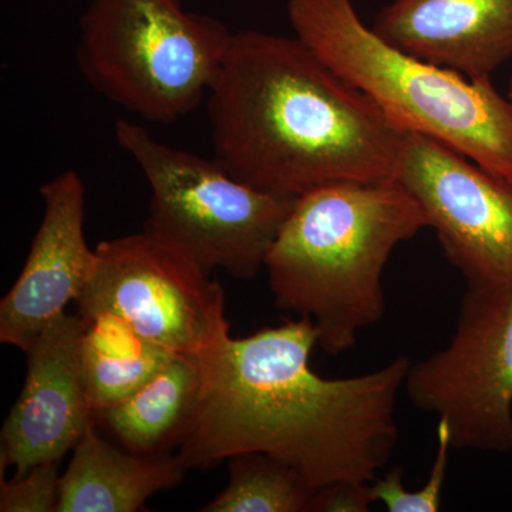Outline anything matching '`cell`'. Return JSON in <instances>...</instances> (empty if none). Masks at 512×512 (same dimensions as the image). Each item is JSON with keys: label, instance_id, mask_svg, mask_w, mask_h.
<instances>
[{"label": "cell", "instance_id": "obj_1", "mask_svg": "<svg viewBox=\"0 0 512 512\" xmlns=\"http://www.w3.org/2000/svg\"><path fill=\"white\" fill-rule=\"evenodd\" d=\"M318 333L288 320L198 353L200 404L178 458L188 470L244 453L295 468L315 488L373 483L399 441L397 400L412 360L393 359L366 375L325 379L309 366Z\"/></svg>", "mask_w": 512, "mask_h": 512}, {"label": "cell", "instance_id": "obj_2", "mask_svg": "<svg viewBox=\"0 0 512 512\" xmlns=\"http://www.w3.org/2000/svg\"><path fill=\"white\" fill-rule=\"evenodd\" d=\"M215 158L242 183L284 197L396 180L409 130L298 37L232 33L207 96Z\"/></svg>", "mask_w": 512, "mask_h": 512}, {"label": "cell", "instance_id": "obj_3", "mask_svg": "<svg viewBox=\"0 0 512 512\" xmlns=\"http://www.w3.org/2000/svg\"><path fill=\"white\" fill-rule=\"evenodd\" d=\"M426 227L397 180L299 195L265 259L275 305L311 320L323 352H348L386 312L382 279L394 248Z\"/></svg>", "mask_w": 512, "mask_h": 512}, {"label": "cell", "instance_id": "obj_4", "mask_svg": "<svg viewBox=\"0 0 512 512\" xmlns=\"http://www.w3.org/2000/svg\"><path fill=\"white\" fill-rule=\"evenodd\" d=\"M288 19L303 45L404 128L512 178V100L491 79H467L390 46L353 0H289Z\"/></svg>", "mask_w": 512, "mask_h": 512}, {"label": "cell", "instance_id": "obj_5", "mask_svg": "<svg viewBox=\"0 0 512 512\" xmlns=\"http://www.w3.org/2000/svg\"><path fill=\"white\" fill-rule=\"evenodd\" d=\"M232 33L183 0H90L76 62L111 103L151 123H173L207 99Z\"/></svg>", "mask_w": 512, "mask_h": 512}, {"label": "cell", "instance_id": "obj_6", "mask_svg": "<svg viewBox=\"0 0 512 512\" xmlns=\"http://www.w3.org/2000/svg\"><path fill=\"white\" fill-rule=\"evenodd\" d=\"M117 144L136 161L150 187L144 231L201 266L249 281L265 259L295 198L242 183L215 158L161 143L136 121L114 126Z\"/></svg>", "mask_w": 512, "mask_h": 512}, {"label": "cell", "instance_id": "obj_7", "mask_svg": "<svg viewBox=\"0 0 512 512\" xmlns=\"http://www.w3.org/2000/svg\"><path fill=\"white\" fill-rule=\"evenodd\" d=\"M403 389L456 450L512 453V292L467 288L450 343L412 363Z\"/></svg>", "mask_w": 512, "mask_h": 512}, {"label": "cell", "instance_id": "obj_8", "mask_svg": "<svg viewBox=\"0 0 512 512\" xmlns=\"http://www.w3.org/2000/svg\"><path fill=\"white\" fill-rule=\"evenodd\" d=\"M76 303L84 318L110 313L180 355L197 356L229 332L222 286L144 229L97 245L92 278Z\"/></svg>", "mask_w": 512, "mask_h": 512}, {"label": "cell", "instance_id": "obj_9", "mask_svg": "<svg viewBox=\"0 0 512 512\" xmlns=\"http://www.w3.org/2000/svg\"><path fill=\"white\" fill-rule=\"evenodd\" d=\"M396 180L423 208L467 288L512 292V178L409 131Z\"/></svg>", "mask_w": 512, "mask_h": 512}, {"label": "cell", "instance_id": "obj_10", "mask_svg": "<svg viewBox=\"0 0 512 512\" xmlns=\"http://www.w3.org/2000/svg\"><path fill=\"white\" fill-rule=\"evenodd\" d=\"M84 319L64 312L25 350V386L2 429L0 466L15 476L60 461L94 421L82 369Z\"/></svg>", "mask_w": 512, "mask_h": 512}, {"label": "cell", "instance_id": "obj_11", "mask_svg": "<svg viewBox=\"0 0 512 512\" xmlns=\"http://www.w3.org/2000/svg\"><path fill=\"white\" fill-rule=\"evenodd\" d=\"M42 222L15 285L0 302V342L25 352L49 323L77 302L92 278L96 249L87 245L86 185L67 170L40 187Z\"/></svg>", "mask_w": 512, "mask_h": 512}, {"label": "cell", "instance_id": "obj_12", "mask_svg": "<svg viewBox=\"0 0 512 512\" xmlns=\"http://www.w3.org/2000/svg\"><path fill=\"white\" fill-rule=\"evenodd\" d=\"M372 29L407 55L491 79L512 57V0H394Z\"/></svg>", "mask_w": 512, "mask_h": 512}, {"label": "cell", "instance_id": "obj_13", "mask_svg": "<svg viewBox=\"0 0 512 512\" xmlns=\"http://www.w3.org/2000/svg\"><path fill=\"white\" fill-rule=\"evenodd\" d=\"M188 468L178 456H143L116 447L87 427L60 478L57 512H136L160 491L183 481Z\"/></svg>", "mask_w": 512, "mask_h": 512}, {"label": "cell", "instance_id": "obj_14", "mask_svg": "<svg viewBox=\"0 0 512 512\" xmlns=\"http://www.w3.org/2000/svg\"><path fill=\"white\" fill-rule=\"evenodd\" d=\"M201 389L198 357L175 353L153 379L123 402L101 410L94 421L131 453L171 454L190 430Z\"/></svg>", "mask_w": 512, "mask_h": 512}, {"label": "cell", "instance_id": "obj_15", "mask_svg": "<svg viewBox=\"0 0 512 512\" xmlns=\"http://www.w3.org/2000/svg\"><path fill=\"white\" fill-rule=\"evenodd\" d=\"M83 319L82 369L94 416L136 393L175 355L110 313Z\"/></svg>", "mask_w": 512, "mask_h": 512}, {"label": "cell", "instance_id": "obj_16", "mask_svg": "<svg viewBox=\"0 0 512 512\" xmlns=\"http://www.w3.org/2000/svg\"><path fill=\"white\" fill-rule=\"evenodd\" d=\"M227 461V488L202 512L312 511L318 488L295 468L264 453L237 454Z\"/></svg>", "mask_w": 512, "mask_h": 512}, {"label": "cell", "instance_id": "obj_17", "mask_svg": "<svg viewBox=\"0 0 512 512\" xmlns=\"http://www.w3.org/2000/svg\"><path fill=\"white\" fill-rule=\"evenodd\" d=\"M453 450L450 434L444 421L437 426V451L431 466L430 477L414 493L404 488L403 470L394 467L386 476L376 478L372 483L373 498L386 505L389 512H437L441 510L444 484H446L448 457Z\"/></svg>", "mask_w": 512, "mask_h": 512}, {"label": "cell", "instance_id": "obj_18", "mask_svg": "<svg viewBox=\"0 0 512 512\" xmlns=\"http://www.w3.org/2000/svg\"><path fill=\"white\" fill-rule=\"evenodd\" d=\"M60 461H46L22 476L0 480V511L57 512L60 494Z\"/></svg>", "mask_w": 512, "mask_h": 512}, {"label": "cell", "instance_id": "obj_19", "mask_svg": "<svg viewBox=\"0 0 512 512\" xmlns=\"http://www.w3.org/2000/svg\"><path fill=\"white\" fill-rule=\"evenodd\" d=\"M375 503L372 483L339 481L319 488L313 500L315 512H367Z\"/></svg>", "mask_w": 512, "mask_h": 512}, {"label": "cell", "instance_id": "obj_20", "mask_svg": "<svg viewBox=\"0 0 512 512\" xmlns=\"http://www.w3.org/2000/svg\"><path fill=\"white\" fill-rule=\"evenodd\" d=\"M508 97H510V99L512 100V79L510 83V90H508Z\"/></svg>", "mask_w": 512, "mask_h": 512}]
</instances>
